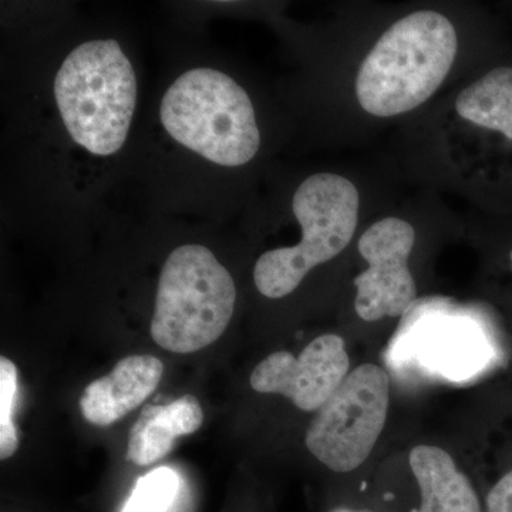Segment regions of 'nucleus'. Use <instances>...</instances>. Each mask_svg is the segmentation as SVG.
<instances>
[{"label":"nucleus","instance_id":"8","mask_svg":"<svg viewBox=\"0 0 512 512\" xmlns=\"http://www.w3.org/2000/svg\"><path fill=\"white\" fill-rule=\"evenodd\" d=\"M345 340L338 335L313 339L301 355L279 350L262 360L252 372V389L282 394L303 412H318L349 375Z\"/></svg>","mask_w":512,"mask_h":512},{"label":"nucleus","instance_id":"3","mask_svg":"<svg viewBox=\"0 0 512 512\" xmlns=\"http://www.w3.org/2000/svg\"><path fill=\"white\" fill-rule=\"evenodd\" d=\"M161 123L181 146L225 167H239L261 144L254 106L228 74L194 69L178 77L164 94Z\"/></svg>","mask_w":512,"mask_h":512},{"label":"nucleus","instance_id":"6","mask_svg":"<svg viewBox=\"0 0 512 512\" xmlns=\"http://www.w3.org/2000/svg\"><path fill=\"white\" fill-rule=\"evenodd\" d=\"M389 400L390 380L382 367H356L316 412L306 447L333 473H352L372 454L383 433Z\"/></svg>","mask_w":512,"mask_h":512},{"label":"nucleus","instance_id":"13","mask_svg":"<svg viewBox=\"0 0 512 512\" xmlns=\"http://www.w3.org/2000/svg\"><path fill=\"white\" fill-rule=\"evenodd\" d=\"M420 353L431 369L463 379L483 365L485 345L473 329L450 323L427 330L421 339Z\"/></svg>","mask_w":512,"mask_h":512},{"label":"nucleus","instance_id":"17","mask_svg":"<svg viewBox=\"0 0 512 512\" xmlns=\"http://www.w3.org/2000/svg\"><path fill=\"white\" fill-rule=\"evenodd\" d=\"M326 512H379L375 510V508L370 507H355V505H335V507H330Z\"/></svg>","mask_w":512,"mask_h":512},{"label":"nucleus","instance_id":"18","mask_svg":"<svg viewBox=\"0 0 512 512\" xmlns=\"http://www.w3.org/2000/svg\"><path fill=\"white\" fill-rule=\"evenodd\" d=\"M510 259H511V265H512V251H511V254H510Z\"/></svg>","mask_w":512,"mask_h":512},{"label":"nucleus","instance_id":"2","mask_svg":"<svg viewBox=\"0 0 512 512\" xmlns=\"http://www.w3.org/2000/svg\"><path fill=\"white\" fill-rule=\"evenodd\" d=\"M55 97L70 136L94 156H111L126 143L137 79L116 40L76 47L57 72Z\"/></svg>","mask_w":512,"mask_h":512},{"label":"nucleus","instance_id":"5","mask_svg":"<svg viewBox=\"0 0 512 512\" xmlns=\"http://www.w3.org/2000/svg\"><path fill=\"white\" fill-rule=\"evenodd\" d=\"M359 205L357 188L342 175L315 174L303 181L292 202L302 241L259 256L254 268L256 289L266 298H284L313 268L338 256L355 234Z\"/></svg>","mask_w":512,"mask_h":512},{"label":"nucleus","instance_id":"10","mask_svg":"<svg viewBox=\"0 0 512 512\" xmlns=\"http://www.w3.org/2000/svg\"><path fill=\"white\" fill-rule=\"evenodd\" d=\"M409 463L417 484L409 512H485L476 488L443 448L414 447Z\"/></svg>","mask_w":512,"mask_h":512},{"label":"nucleus","instance_id":"15","mask_svg":"<svg viewBox=\"0 0 512 512\" xmlns=\"http://www.w3.org/2000/svg\"><path fill=\"white\" fill-rule=\"evenodd\" d=\"M18 397V367L8 357H0V458L6 460L18 451V430L13 423Z\"/></svg>","mask_w":512,"mask_h":512},{"label":"nucleus","instance_id":"4","mask_svg":"<svg viewBox=\"0 0 512 512\" xmlns=\"http://www.w3.org/2000/svg\"><path fill=\"white\" fill-rule=\"evenodd\" d=\"M234 279L204 245L175 248L158 279L151 338L168 352H198L221 338L234 315Z\"/></svg>","mask_w":512,"mask_h":512},{"label":"nucleus","instance_id":"9","mask_svg":"<svg viewBox=\"0 0 512 512\" xmlns=\"http://www.w3.org/2000/svg\"><path fill=\"white\" fill-rule=\"evenodd\" d=\"M163 375L164 365L157 357H124L109 375L94 380L84 389L80 397L84 420L107 427L124 419L156 392Z\"/></svg>","mask_w":512,"mask_h":512},{"label":"nucleus","instance_id":"11","mask_svg":"<svg viewBox=\"0 0 512 512\" xmlns=\"http://www.w3.org/2000/svg\"><path fill=\"white\" fill-rule=\"evenodd\" d=\"M202 423L204 412L192 394L164 406H148L131 427L127 458L138 467L151 466L170 453L177 437L195 433Z\"/></svg>","mask_w":512,"mask_h":512},{"label":"nucleus","instance_id":"7","mask_svg":"<svg viewBox=\"0 0 512 512\" xmlns=\"http://www.w3.org/2000/svg\"><path fill=\"white\" fill-rule=\"evenodd\" d=\"M416 231L400 218H384L359 241L369 266L355 279L356 313L365 322L404 315L416 301L417 288L409 269Z\"/></svg>","mask_w":512,"mask_h":512},{"label":"nucleus","instance_id":"14","mask_svg":"<svg viewBox=\"0 0 512 512\" xmlns=\"http://www.w3.org/2000/svg\"><path fill=\"white\" fill-rule=\"evenodd\" d=\"M177 495V474L170 468H157L137 481L120 512H170Z\"/></svg>","mask_w":512,"mask_h":512},{"label":"nucleus","instance_id":"1","mask_svg":"<svg viewBox=\"0 0 512 512\" xmlns=\"http://www.w3.org/2000/svg\"><path fill=\"white\" fill-rule=\"evenodd\" d=\"M458 47L450 20L420 10L394 23L363 60L356 79L362 109L393 117L421 106L439 90Z\"/></svg>","mask_w":512,"mask_h":512},{"label":"nucleus","instance_id":"12","mask_svg":"<svg viewBox=\"0 0 512 512\" xmlns=\"http://www.w3.org/2000/svg\"><path fill=\"white\" fill-rule=\"evenodd\" d=\"M456 110L464 120L512 140V67L491 70L464 89Z\"/></svg>","mask_w":512,"mask_h":512},{"label":"nucleus","instance_id":"16","mask_svg":"<svg viewBox=\"0 0 512 512\" xmlns=\"http://www.w3.org/2000/svg\"><path fill=\"white\" fill-rule=\"evenodd\" d=\"M485 512H512V470L485 497Z\"/></svg>","mask_w":512,"mask_h":512}]
</instances>
